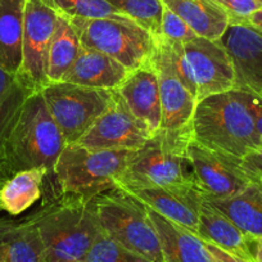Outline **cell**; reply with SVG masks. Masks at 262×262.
Instances as JSON below:
<instances>
[{
	"instance_id": "6da1fadb",
	"label": "cell",
	"mask_w": 262,
	"mask_h": 262,
	"mask_svg": "<svg viewBox=\"0 0 262 262\" xmlns=\"http://www.w3.org/2000/svg\"><path fill=\"white\" fill-rule=\"evenodd\" d=\"M36 226L44 244L45 262H84L103 231L94 196L63 194L58 189L36 208Z\"/></svg>"
},
{
	"instance_id": "7a4b0ae2",
	"label": "cell",
	"mask_w": 262,
	"mask_h": 262,
	"mask_svg": "<svg viewBox=\"0 0 262 262\" xmlns=\"http://www.w3.org/2000/svg\"><path fill=\"white\" fill-rule=\"evenodd\" d=\"M191 139L241 160L258 150L261 142L246 90L231 89L196 102Z\"/></svg>"
},
{
	"instance_id": "3957f363",
	"label": "cell",
	"mask_w": 262,
	"mask_h": 262,
	"mask_svg": "<svg viewBox=\"0 0 262 262\" xmlns=\"http://www.w3.org/2000/svg\"><path fill=\"white\" fill-rule=\"evenodd\" d=\"M66 145L41 92L32 93L4 145L0 157V185L16 173L31 168L42 167L52 176Z\"/></svg>"
},
{
	"instance_id": "277c9868",
	"label": "cell",
	"mask_w": 262,
	"mask_h": 262,
	"mask_svg": "<svg viewBox=\"0 0 262 262\" xmlns=\"http://www.w3.org/2000/svg\"><path fill=\"white\" fill-rule=\"evenodd\" d=\"M134 153L69 144L58 157L52 179L60 193L95 196L117 188Z\"/></svg>"
},
{
	"instance_id": "5b68a950",
	"label": "cell",
	"mask_w": 262,
	"mask_h": 262,
	"mask_svg": "<svg viewBox=\"0 0 262 262\" xmlns=\"http://www.w3.org/2000/svg\"><path fill=\"white\" fill-rule=\"evenodd\" d=\"M190 139L191 133L170 134L160 130L144 147L135 150L118 179V186L196 184L193 166L186 155Z\"/></svg>"
},
{
	"instance_id": "8992f818",
	"label": "cell",
	"mask_w": 262,
	"mask_h": 262,
	"mask_svg": "<svg viewBox=\"0 0 262 262\" xmlns=\"http://www.w3.org/2000/svg\"><path fill=\"white\" fill-rule=\"evenodd\" d=\"M94 202L107 235L149 261L162 262L158 233L144 203L120 186L95 195Z\"/></svg>"
},
{
	"instance_id": "52a82bcc",
	"label": "cell",
	"mask_w": 262,
	"mask_h": 262,
	"mask_svg": "<svg viewBox=\"0 0 262 262\" xmlns=\"http://www.w3.org/2000/svg\"><path fill=\"white\" fill-rule=\"evenodd\" d=\"M84 47L102 52L134 71L152 62L156 39L131 19L69 18Z\"/></svg>"
},
{
	"instance_id": "ba28073f",
	"label": "cell",
	"mask_w": 262,
	"mask_h": 262,
	"mask_svg": "<svg viewBox=\"0 0 262 262\" xmlns=\"http://www.w3.org/2000/svg\"><path fill=\"white\" fill-rule=\"evenodd\" d=\"M40 92L67 145L79 142L111 107L115 94V90L94 89L64 81L50 82Z\"/></svg>"
},
{
	"instance_id": "9c48e42d",
	"label": "cell",
	"mask_w": 262,
	"mask_h": 262,
	"mask_svg": "<svg viewBox=\"0 0 262 262\" xmlns=\"http://www.w3.org/2000/svg\"><path fill=\"white\" fill-rule=\"evenodd\" d=\"M57 18V12L42 0H26L22 64L17 77L34 92H40L49 84L47 76L48 55Z\"/></svg>"
},
{
	"instance_id": "30bf717a",
	"label": "cell",
	"mask_w": 262,
	"mask_h": 262,
	"mask_svg": "<svg viewBox=\"0 0 262 262\" xmlns=\"http://www.w3.org/2000/svg\"><path fill=\"white\" fill-rule=\"evenodd\" d=\"M186 155L205 198H228L257 180L244 170L242 160L189 140Z\"/></svg>"
},
{
	"instance_id": "8fae6325",
	"label": "cell",
	"mask_w": 262,
	"mask_h": 262,
	"mask_svg": "<svg viewBox=\"0 0 262 262\" xmlns=\"http://www.w3.org/2000/svg\"><path fill=\"white\" fill-rule=\"evenodd\" d=\"M153 134L138 120L115 90L111 107L75 144L89 149L138 150L144 147Z\"/></svg>"
},
{
	"instance_id": "7c38bea8",
	"label": "cell",
	"mask_w": 262,
	"mask_h": 262,
	"mask_svg": "<svg viewBox=\"0 0 262 262\" xmlns=\"http://www.w3.org/2000/svg\"><path fill=\"white\" fill-rule=\"evenodd\" d=\"M184 53L196 85V102L235 89L233 62L220 41L198 36L184 44Z\"/></svg>"
},
{
	"instance_id": "4fadbf2b",
	"label": "cell",
	"mask_w": 262,
	"mask_h": 262,
	"mask_svg": "<svg viewBox=\"0 0 262 262\" xmlns=\"http://www.w3.org/2000/svg\"><path fill=\"white\" fill-rule=\"evenodd\" d=\"M168 220L196 235L203 191L198 184L165 186H120Z\"/></svg>"
},
{
	"instance_id": "5bb4252c",
	"label": "cell",
	"mask_w": 262,
	"mask_h": 262,
	"mask_svg": "<svg viewBox=\"0 0 262 262\" xmlns=\"http://www.w3.org/2000/svg\"><path fill=\"white\" fill-rule=\"evenodd\" d=\"M219 41L235 71V89L262 92V32L247 19H233Z\"/></svg>"
},
{
	"instance_id": "9a60e30c",
	"label": "cell",
	"mask_w": 262,
	"mask_h": 262,
	"mask_svg": "<svg viewBox=\"0 0 262 262\" xmlns=\"http://www.w3.org/2000/svg\"><path fill=\"white\" fill-rule=\"evenodd\" d=\"M116 92L120 94L131 113L142 121L150 133L156 135L161 130L160 82L153 60L131 71L127 79Z\"/></svg>"
},
{
	"instance_id": "2e32d148",
	"label": "cell",
	"mask_w": 262,
	"mask_h": 262,
	"mask_svg": "<svg viewBox=\"0 0 262 262\" xmlns=\"http://www.w3.org/2000/svg\"><path fill=\"white\" fill-rule=\"evenodd\" d=\"M0 262H45L36 208L18 219H0Z\"/></svg>"
},
{
	"instance_id": "e0dca14e",
	"label": "cell",
	"mask_w": 262,
	"mask_h": 262,
	"mask_svg": "<svg viewBox=\"0 0 262 262\" xmlns=\"http://www.w3.org/2000/svg\"><path fill=\"white\" fill-rule=\"evenodd\" d=\"M130 72L115 58L81 44L79 57L63 81L94 89L117 90Z\"/></svg>"
},
{
	"instance_id": "ac0fdd59",
	"label": "cell",
	"mask_w": 262,
	"mask_h": 262,
	"mask_svg": "<svg viewBox=\"0 0 262 262\" xmlns=\"http://www.w3.org/2000/svg\"><path fill=\"white\" fill-rule=\"evenodd\" d=\"M155 67L160 82L162 107L161 131L170 134L191 133V118L196 105L195 97L170 70L158 64H155Z\"/></svg>"
},
{
	"instance_id": "d6986e66",
	"label": "cell",
	"mask_w": 262,
	"mask_h": 262,
	"mask_svg": "<svg viewBox=\"0 0 262 262\" xmlns=\"http://www.w3.org/2000/svg\"><path fill=\"white\" fill-rule=\"evenodd\" d=\"M147 208L160 238L162 262H215L200 236Z\"/></svg>"
},
{
	"instance_id": "ffe728a7",
	"label": "cell",
	"mask_w": 262,
	"mask_h": 262,
	"mask_svg": "<svg viewBox=\"0 0 262 262\" xmlns=\"http://www.w3.org/2000/svg\"><path fill=\"white\" fill-rule=\"evenodd\" d=\"M196 236L238 258L256 262L249 246V236L220 211L216 210L206 198L201 207Z\"/></svg>"
},
{
	"instance_id": "44dd1931",
	"label": "cell",
	"mask_w": 262,
	"mask_h": 262,
	"mask_svg": "<svg viewBox=\"0 0 262 262\" xmlns=\"http://www.w3.org/2000/svg\"><path fill=\"white\" fill-rule=\"evenodd\" d=\"M249 238H262V184L254 180L228 198H206Z\"/></svg>"
},
{
	"instance_id": "7402d4cb",
	"label": "cell",
	"mask_w": 262,
	"mask_h": 262,
	"mask_svg": "<svg viewBox=\"0 0 262 262\" xmlns=\"http://www.w3.org/2000/svg\"><path fill=\"white\" fill-rule=\"evenodd\" d=\"M162 3L200 37L219 41L230 24L229 14L215 0H162Z\"/></svg>"
},
{
	"instance_id": "603a6c76",
	"label": "cell",
	"mask_w": 262,
	"mask_h": 262,
	"mask_svg": "<svg viewBox=\"0 0 262 262\" xmlns=\"http://www.w3.org/2000/svg\"><path fill=\"white\" fill-rule=\"evenodd\" d=\"M26 0H0V69L17 76L22 64Z\"/></svg>"
},
{
	"instance_id": "cb8c5ba5",
	"label": "cell",
	"mask_w": 262,
	"mask_h": 262,
	"mask_svg": "<svg viewBox=\"0 0 262 262\" xmlns=\"http://www.w3.org/2000/svg\"><path fill=\"white\" fill-rule=\"evenodd\" d=\"M48 176L49 172L41 167L21 171L8 179L0 186L2 211L14 217L26 212L41 198Z\"/></svg>"
},
{
	"instance_id": "d4e9b609",
	"label": "cell",
	"mask_w": 262,
	"mask_h": 262,
	"mask_svg": "<svg viewBox=\"0 0 262 262\" xmlns=\"http://www.w3.org/2000/svg\"><path fill=\"white\" fill-rule=\"evenodd\" d=\"M81 50V41L67 17L58 14L48 55V81L60 82Z\"/></svg>"
},
{
	"instance_id": "484cf974",
	"label": "cell",
	"mask_w": 262,
	"mask_h": 262,
	"mask_svg": "<svg viewBox=\"0 0 262 262\" xmlns=\"http://www.w3.org/2000/svg\"><path fill=\"white\" fill-rule=\"evenodd\" d=\"M32 93L34 90L19 81L18 77L0 69V157L22 107Z\"/></svg>"
},
{
	"instance_id": "4316f807",
	"label": "cell",
	"mask_w": 262,
	"mask_h": 262,
	"mask_svg": "<svg viewBox=\"0 0 262 262\" xmlns=\"http://www.w3.org/2000/svg\"><path fill=\"white\" fill-rule=\"evenodd\" d=\"M125 17L144 27L155 39L161 37V19H162V0H105Z\"/></svg>"
},
{
	"instance_id": "83f0119b",
	"label": "cell",
	"mask_w": 262,
	"mask_h": 262,
	"mask_svg": "<svg viewBox=\"0 0 262 262\" xmlns=\"http://www.w3.org/2000/svg\"><path fill=\"white\" fill-rule=\"evenodd\" d=\"M58 14L67 18L130 19L116 11L105 0H42Z\"/></svg>"
},
{
	"instance_id": "f1b7e54d",
	"label": "cell",
	"mask_w": 262,
	"mask_h": 262,
	"mask_svg": "<svg viewBox=\"0 0 262 262\" xmlns=\"http://www.w3.org/2000/svg\"><path fill=\"white\" fill-rule=\"evenodd\" d=\"M84 262H152L142 254L126 248L117 241L102 231L89 252L85 256Z\"/></svg>"
},
{
	"instance_id": "f546056e",
	"label": "cell",
	"mask_w": 262,
	"mask_h": 262,
	"mask_svg": "<svg viewBox=\"0 0 262 262\" xmlns=\"http://www.w3.org/2000/svg\"><path fill=\"white\" fill-rule=\"evenodd\" d=\"M161 37L170 41L185 42L196 39L198 35L193 31L190 26L183 18L173 13L167 7L163 8L162 19H161Z\"/></svg>"
},
{
	"instance_id": "4dcf8cb0",
	"label": "cell",
	"mask_w": 262,
	"mask_h": 262,
	"mask_svg": "<svg viewBox=\"0 0 262 262\" xmlns=\"http://www.w3.org/2000/svg\"><path fill=\"white\" fill-rule=\"evenodd\" d=\"M215 2L229 14L230 21L248 19L254 12L262 8L254 0H215Z\"/></svg>"
},
{
	"instance_id": "1f68e13d",
	"label": "cell",
	"mask_w": 262,
	"mask_h": 262,
	"mask_svg": "<svg viewBox=\"0 0 262 262\" xmlns=\"http://www.w3.org/2000/svg\"><path fill=\"white\" fill-rule=\"evenodd\" d=\"M247 97H248L249 107H251L252 113L254 117V123H256L257 133H258L259 142H261L262 148V97L258 93H254L252 90H246Z\"/></svg>"
},
{
	"instance_id": "d6a6232c",
	"label": "cell",
	"mask_w": 262,
	"mask_h": 262,
	"mask_svg": "<svg viewBox=\"0 0 262 262\" xmlns=\"http://www.w3.org/2000/svg\"><path fill=\"white\" fill-rule=\"evenodd\" d=\"M242 165H243L244 170L253 176L254 179L258 180L262 176V148H259L256 152L249 153L248 156L242 160Z\"/></svg>"
},
{
	"instance_id": "836d02e7",
	"label": "cell",
	"mask_w": 262,
	"mask_h": 262,
	"mask_svg": "<svg viewBox=\"0 0 262 262\" xmlns=\"http://www.w3.org/2000/svg\"><path fill=\"white\" fill-rule=\"evenodd\" d=\"M205 243L215 262H248V261H244V259L242 258H238V257L233 256V254L228 253V252L223 251V249L213 246V244L207 243V242H205Z\"/></svg>"
},
{
	"instance_id": "e575fe53",
	"label": "cell",
	"mask_w": 262,
	"mask_h": 262,
	"mask_svg": "<svg viewBox=\"0 0 262 262\" xmlns=\"http://www.w3.org/2000/svg\"><path fill=\"white\" fill-rule=\"evenodd\" d=\"M252 254L256 262H262V238H249Z\"/></svg>"
},
{
	"instance_id": "d590c367",
	"label": "cell",
	"mask_w": 262,
	"mask_h": 262,
	"mask_svg": "<svg viewBox=\"0 0 262 262\" xmlns=\"http://www.w3.org/2000/svg\"><path fill=\"white\" fill-rule=\"evenodd\" d=\"M247 21H248L252 26L256 27L257 30H259V31L262 32V8L258 9L257 12H254Z\"/></svg>"
},
{
	"instance_id": "8d00e7d4",
	"label": "cell",
	"mask_w": 262,
	"mask_h": 262,
	"mask_svg": "<svg viewBox=\"0 0 262 262\" xmlns=\"http://www.w3.org/2000/svg\"><path fill=\"white\" fill-rule=\"evenodd\" d=\"M254 2H257V3H258V4H259V6H261V7H262V0H254Z\"/></svg>"
},
{
	"instance_id": "74e56055",
	"label": "cell",
	"mask_w": 262,
	"mask_h": 262,
	"mask_svg": "<svg viewBox=\"0 0 262 262\" xmlns=\"http://www.w3.org/2000/svg\"><path fill=\"white\" fill-rule=\"evenodd\" d=\"M258 180H259V183H261V184H262V176H261V178H259V179H258Z\"/></svg>"
},
{
	"instance_id": "f35d334b",
	"label": "cell",
	"mask_w": 262,
	"mask_h": 262,
	"mask_svg": "<svg viewBox=\"0 0 262 262\" xmlns=\"http://www.w3.org/2000/svg\"><path fill=\"white\" fill-rule=\"evenodd\" d=\"M258 94H259V95H261V97H262V92H261V93H258Z\"/></svg>"
},
{
	"instance_id": "ab89813d",
	"label": "cell",
	"mask_w": 262,
	"mask_h": 262,
	"mask_svg": "<svg viewBox=\"0 0 262 262\" xmlns=\"http://www.w3.org/2000/svg\"><path fill=\"white\" fill-rule=\"evenodd\" d=\"M0 186H2V185H0ZM0 211H2V206H0Z\"/></svg>"
}]
</instances>
